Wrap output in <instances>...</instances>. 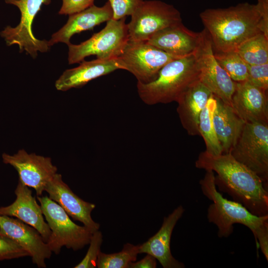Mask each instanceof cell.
I'll list each match as a JSON object with an SVG mask.
<instances>
[{"instance_id":"8","label":"cell","mask_w":268,"mask_h":268,"mask_svg":"<svg viewBox=\"0 0 268 268\" xmlns=\"http://www.w3.org/2000/svg\"><path fill=\"white\" fill-rule=\"evenodd\" d=\"M127 24L129 40L147 42L157 32L182 22L181 13L173 5L157 0H143Z\"/></svg>"},{"instance_id":"11","label":"cell","mask_w":268,"mask_h":268,"mask_svg":"<svg viewBox=\"0 0 268 268\" xmlns=\"http://www.w3.org/2000/svg\"><path fill=\"white\" fill-rule=\"evenodd\" d=\"M5 2L17 6L21 13L17 26H7L0 33L6 45H18L20 52L25 51L33 58L37 57L38 52L48 51L50 47L48 41L37 39L32 32V25L42 4H49L51 0H5Z\"/></svg>"},{"instance_id":"6","label":"cell","mask_w":268,"mask_h":268,"mask_svg":"<svg viewBox=\"0 0 268 268\" xmlns=\"http://www.w3.org/2000/svg\"><path fill=\"white\" fill-rule=\"evenodd\" d=\"M126 18L107 21L103 29L79 44L69 43L67 45L68 64L80 63L91 55L101 60L118 58L129 41Z\"/></svg>"},{"instance_id":"32","label":"cell","mask_w":268,"mask_h":268,"mask_svg":"<svg viewBox=\"0 0 268 268\" xmlns=\"http://www.w3.org/2000/svg\"><path fill=\"white\" fill-rule=\"evenodd\" d=\"M156 265V259L152 256L146 254L140 261L131 262L129 265V268H155Z\"/></svg>"},{"instance_id":"9","label":"cell","mask_w":268,"mask_h":268,"mask_svg":"<svg viewBox=\"0 0 268 268\" xmlns=\"http://www.w3.org/2000/svg\"><path fill=\"white\" fill-rule=\"evenodd\" d=\"M193 55L199 71V80L212 94L231 107L236 82L216 60L210 36L205 29L200 32L199 43Z\"/></svg>"},{"instance_id":"23","label":"cell","mask_w":268,"mask_h":268,"mask_svg":"<svg viewBox=\"0 0 268 268\" xmlns=\"http://www.w3.org/2000/svg\"><path fill=\"white\" fill-rule=\"evenodd\" d=\"M216 104L215 96L212 93L200 114L199 124L200 135L203 138L205 144L206 149L204 151L213 156L223 153L213 124V114Z\"/></svg>"},{"instance_id":"24","label":"cell","mask_w":268,"mask_h":268,"mask_svg":"<svg viewBox=\"0 0 268 268\" xmlns=\"http://www.w3.org/2000/svg\"><path fill=\"white\" fill-rule=\"evenodd\" d=\"M235 51L248 65L268 63V36L259 33L241 44Z\"/></svg>"},{"instance_id":"4","label":"cell","mask_w":268,"mask_h":268,"mask_svg":"<svg viewBox=\"0 0 268 268\" xmlns=\"http://www.w3.org/2000/svg\"><path fill=\"white\" fill-rule=\"evenodd\" d=\"M199 80V71L193 54L175 59L166 64L157 77L147 83L137 82L139 97L146 104L177 102L181 95Z\"/></svg>"},{"instance_id":"10","label":"cell","mask_w":268,"mask_h":268,"mask_svg":"<svg viewBox=\"0 0 268 268\" xmlns=\"http://www.w3.org/2000/svg\"><path fill=\"white\" fill-rule=\"evenodd\" d=\"M181 57L169 54L147 42L129 40L118 58L123 69L132 73L138 82L153 81L169 62Z\"/></svg>"},{"instance_id":"26","label":"cell","mask_w":268,"mask_h":268,"mask_svg":"<svg viewBox=\"0 0 268 268\" xmlns=\"http://www.w3.org/2000/svg\"><path fill=\"white\" fill-rule=\"evenodd\" d=\"M213 53L218 64L232 80L236 82L246 80L248 64L235 51L223 52L213 50Z\"/></svg>"},{"instance_id":"12","label":"cell","mask_w":268,"mask_h":268,"mask_svg":"<svg viewBox=\"0 0 268 268\" xmlns=\"http://www.w3.org/2000/svg\"><path fill=\"white\" fill-rule=\"evenodd\" d=\"M4 163L13 166L19 175V180L24 185L33 188L37 196H42L45 187L57 173L58 169L51 158L28 153L20 149L13 154L3 153Z\"/></svg>"},{"instance_id":"28","label":"cell","mask_w":268,"mask_h":268,"mask_svg":"<svg viewBox=\"0 0 268 268\" xmlns=\"http://www.w3.org/2000/svg\"><path fill=\"white\" fill-rule=\"evenodd\" d=\"M29 256V254L14 241L0 234V261Z\"/></svg>"},{"instance_id":"27","label":"cell","mask_w":268,"mask_h":268,"mask_svg":"<svg viewBox=\"0 0 268 268\" xmlns=\"http://www.w3.org/2000/svg\"><path fill=\"white\" fill-rule=\"evenodd\" d=\"M103 242V235L99 230L94 231L92 235L89 247L82 261L74 267V268H95L96 267L98 257Z\"/></svg>"},{"instance_id":"22","label":"cell","mask_w":268,"mask_h":268,"mask_svg":"<svg viewBox=\"0 0 268 268\" xmlns=\"http://www.w3.org/2000/svg\"><path fill=\"white\" fill-rule=\"evenodd\" d=\"M215 97L216 104L213 114V124L223 153H227L237 142L246 122L230 106L216 96Z\"/></svg>"},{"instance_id":"2","label":"cell","mask_w":268,"mask_h":268,"mask_svg":"<svg viewBox=\"0 0 268 268\" xmlns=\"http://www.w3.org/2000/svg\"><path fill=\"white\" fill-rule=\"evenodd\" d=\"M214 50L235 51L243 42L257 34L268 36L257 4L240 3L225 8H207L200 14Z\"/></svg>"},{"instance_id":"7","label":"cell","mask_w":268,"mask_h":268,"mask_svg":"<svg viewBox=\"0 0 268 268\" xmlns=\"http://www.w3.org/2000/svg\"><path fill=\"white\" fill-rule=\"evenodd\" d=\"M229 153L257 174L268 186V124L246 122Z\"/></svg>"},{"instance_id":"25","label":"cell","mask_w":268,"mask_h":268,"mask_svg":"<svg viewBox=\"0 0 268 268\" xmlns=\"http://www.w3.org/2000/svg\"><path fill=\"white\" fill-rule=\"evenodd\" d=\"M139 245L125 244L122 250L118 253L99 254L96 267L98 268H129L131 262H135L139 254Z\"/></svg>"},{"instance_id":"30","label":"cell","mask_w":268,"mask_h":268,"mask_svg":"<svg viewBox=\"0 0 268 268\" xmlns=\"http://www.w3.org/2000/svg\"><path fill=\"white\" fill-rule=\"evenodd\" d=\"M143 0H108L112 7L114 20L131 15Z\"/></svg>"},{"instance_id":"31","label":"cell","mask_w":268,"mask_h":268,"mask_svg":"<svg viewBox=\"0 0 268 268\" xmlns=\"http://www.w3.org/2000/svg\"><path fill=\"white\" fill-rule=\"evenodd\" d=\"M94 0H62L59 14L71 15L79 12L94 4Z\"/></svg>"},{"instance_id":"1","label":"cell","mask_w":268,"mask_h":268,"mask_svg":"<svg viewBox=\"0 0 268 268\" xmlns=\"http://www.w3.org/2000/svg\"><path fill=\"white\" fill-rule=\"evenodd\" d=\"M195 166L216 173L214 182L219 192L227 193L233 201L240 203L255 215H268V186L230 153L213 156L202 152Z\"/></svg>"},{"instance_id":"5","label":"cell","mask_w":268,"mask_h":268,"mask_svg":"<svg viewBox=\"0 0 268 268\" xmlns=\"http://www.w3.org/2000/svg\"><path fill=\"white\" fill-rule=\"evenodd\" d=\"M37 200L51 231L47 243L52 252L58 255L63 247L77 251L89 244L94 231L73 222L64 209L48 196H37Z\"/></svg>"},{"instance_id":"13","label":"cell","mask_w":268,"mask_h":268,"mask_svg":"<svg viewBox=\"0 0 268 268\" xmlns=\"http://www.w3.org/2000/svg\"><path fill=\"white\" fill-rule=\"evenodd\" d=\"M0 234L20 245L32 258L38 268H46L45 260L51 258L52 251L39 232L20 220L0 215Z\"/></svg>"},{"instance_id":"15","label":"cell","mask_w":268,"mask_h":268,"mask_svg":"<svg viewBox=\"0 0 268 268\" xmlns=\"http://www.w3.org/2000/svg\"><path fill=\"white\" fill-rule=\"evenodd\" d=\"M267 91L247 80L236 82L231 107L245 122L268 124Z\"/></svg>"},{"instance_id":"20","label":"cell","mask_w":268,"mask_h":268,"mask_svg":"<svg viewBox=\"0 0 268 268\" xmlns=\"http://www.w3.org/2000/svg\"><path fill=\"white\" fill-rule=\"evenodd\" d=\"M117 69H123L118 58L83 61L78 67L66 70L56 80L55 87L57 90L63 91L80 87L93 79Z\"/></svg>"},{"instance_id":"3","label":"cell","mask_w":268,"mask_h":268,"mask_svg":"<svg viewBox=\"0 0 268 268\" xmlns=\"http://www.w3.org/2000/svg\"><path fill=\"white\" fill-rule=\"evenodd\" d=\"M200 181L201 191L212 202L207 209V218L217 228L219 238H227L233 231V225L241 224L253 233L257 246L268 260V215L260 216L252 213L244 205L224 198L217 190L214 182V173L205 170Z\"/></svg>"},{"instance_id":"17","label":"cell","mask_w":268,"mask_h":268,"mask_svg":"<svg viewBox=\"0 0 268 268\" xmlns=\"http://www.w3.org/2000/svg\"><path fill=\"white\" fill-rule=\"evenodd\" d=\"M185 209L177 206L168 216L165 217L159 230L146 242L139 245V254L145 253L154 257L163 268H184L185 265L172 255L171 239L173 229L181 218Z\"/></svg>"},{"instance_id":"29","label":"cell","mask_w":268,"mask_h":268,"mask_svg":"<svg viewBox=\"0 0 268 268\" xmlns=\"http://www.w3.org/2000/svg\"><path fill=\"white\" fill-rule=\"evenodd\" d=\"M253 85L265 91L268 89V63L248 65L246 79Z\"/></svg>"},{"instance_id":"21","label":"cell","mask_w":268,"mask_h":268,"mask_svg":"<svg viewBox=\"0 0 268 268\" xmlns=\"http://www.w3.org/2000/svg\"><path fill=\"white\" fill-rule=\"evenodd\" d=\"M211 94V92L199 80L192 84L176 102L181 124L189 135H200V114Z\"/></svg>"},{"instance_id":"19","label":"cell","mask_w":268,"mask_h":268,"mask_svg":"<svg viewBox=\"0 0 268 268\" xmlns=\"http://www.w3.org/2000/svg\"><path fill=\"white\" fill-rule=\"evenodd\" d=\"M200 39V32L189 30L181 22L157 32L147 43L169 54L183 57L194 53Z\"/></svg>"},{"instance_id":"14","label":"cell","mask_w":268,"mask_h":268,"mask_svg":"<svg viewBox=\"0 0 268 268\" xmlns=\"http://www.w3.org/2000/svg\"><path fill=\"white\" fill-rule=\"evenodd\" d=\"M44 191L73 220L81 222L94 232L99 229L100 224L91 215L95 204L84 201L75 194L63 181L61 174L57 173L47 184Z\"/></svg>"},{"instance_id":"18","label":"cell","mask_w":268,"mask_h":268,"mask_svg":"<svg viewBox=\"0 0 268 268\" xmlns=\"http://www.w3.org/2000/svg\"><path fill=\"white\" fill-rule=\"evenodd\" d=\"M113 12L109 1L103 6L94 4L79 12L69 15L66 24L54 33L48 41L50 46L58 43L68 45L71 37L82 31L92 30L94 27L113 18Z\"/></svg>"},{"instance_id":"16","label":"cell","mask_w":268,"mask_h":268,"mask_svg":"<svg viewBox=\"0 0 268 268\" xmlns=\"http://www.w3.org/2000/svg\"><path fill=\"white\" fill-rule=\"evenodd\" d=\"M14 193L15 200L8 206L0 207V215L13 217L33 227L47 243L51 231L32 191L18 181Z\"/></svg>"}]
</instances>
